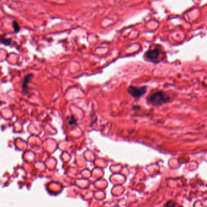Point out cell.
<instances>
[{
	"label": "cell",
	"instance_id": "obj_1",
	"mask_svg": "<svg viewBox=\"0 0 207 207\" xmlns=\"http://www.w3.org/2000/svg\"><path fill=\"white\" fill-rule=\"evenodd\" d=\"M170 101V97L162 91H157L152 94L149 98V102L153 106H161Z\"/></svg>",
	"mask_w": 207,
	"mask_h": 207
},
{
	"label": "cell",
	"instance_id": "obj_2",
	"mask_svg": "<svg viewBox=\"0 0 207 207\" xmlns=\"http://www.w3.org/2000/svg\"><path fill=\"white\" fill-rule=\"evenodd\" d=\"M147 88L146 86L137 87L130 86L128 88V92L135 98H140L146 94Z\"/></svg>",
	"mask_w": 207,
	"mask_h": 207
},
{
	"label": "cell",
	"instance_id": "obj_3",
	"mask_svg": "<svg viewBox=\"0 0 207 207\" xmlns=\"http://www.w3.org/2000/svg\"><path fill=\"white\" fill-rule=\"evenodd\" d=\"M160 55V51L157 49L155 48L153 49H149L148 50L146 54H145V57L146 58L150 61H155L158 59Z\"/></svg>",
	"mask_w": 207,
	"mask_h": 207
},
{
	"label": "cell",
	"instance_id": "obj_4",
	"mask_svg": "<svg viewBox=\"0 0 207 207\" xmlns=\"http://www.w3.org/2000/svg\"><path fill=\"white\" fill-rule=\"evenodd\" d=\"M33 76V75L32 74H29L27 75L24 78L22 88H23V91H24L25 92H27L28 90V84H29V83L30 82V81L31 80V79L32 78Z\"/></svg>",
	"mask_w": 207,
	"mask_h": 207
},
{
	"label": "cell",
	"instance_id": "obj_5",
	"mask_svg": "<svg viewBox=\"0 0 207 207\" xmlns=\"http://www.w3.org/2000/svg\"><path fill=\"white\" fill-rule=\"evenodd\" d=\"M176 203L173 200H169L165 204L163 207H175Z\"/></svg>",
	"mask_w": 207,
	"mask_h": 207
},
{
	"label": "cell",
	"instance_id": "obj_6",
	"mask_svg": "<svg viewBox=\"0 0 207 207\" xmlns=\"http://www.w3.org/2000/svg\"><path fill=\"white\" fill-rule=\"evenodd\" d=\"M13 27L14 29V31L15 32H18L20 31V27L17 22L16 21H13Z\"/></svg>",
	"mask_w": 207,
	"mask_h": 207
},
{
	"label": "cell",
	"instance_id": "obj_7",
	"mask_svg": "<svg viewBox=\"0 0 207 207\" xmlns=\"http://www.w3.org/2000/svg\"><path fill=\"white\" fill-rule=\"evenodd\" d=\"M1 42L4 45H10L11 44L12 42V39H9V38H2L1 39Z\"/></svg>",
	"mask_w": 207,
	"mask_h": 207
},
{
	"label": "cell",
	"instance_id": "obj_8",
	"mask_svg": "<svg viewBox=\"0 0 207 207\" xmlns=\"http://www.w3.org/2000/svg\"><path fill=\"white\" fill-rule=\"evenodd\" d=\"M69 125H76V118L74 117H70L69 121Z\"/></svg>",
	"mask_w": 207,
	"mask_h": 207
}]
</instances>
